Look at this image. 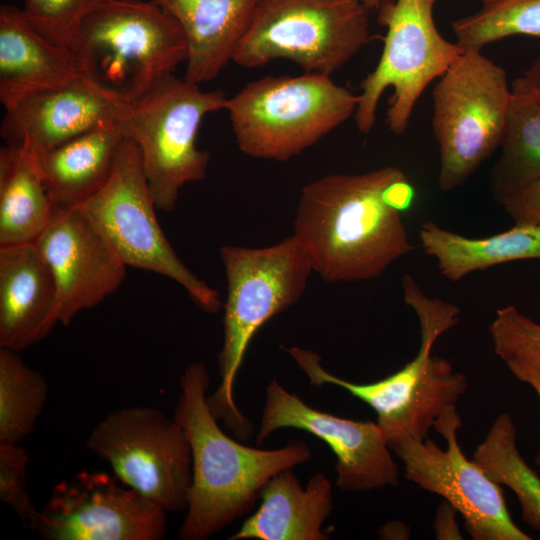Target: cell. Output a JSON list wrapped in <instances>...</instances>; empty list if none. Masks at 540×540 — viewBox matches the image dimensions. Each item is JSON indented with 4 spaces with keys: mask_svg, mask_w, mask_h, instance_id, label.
Wrapping results in <instances>:
<instances>
[{
    "mask_svg": "<svg viewBox=\"0 0 540 540\" xmlns=\"http://www.w3.org/2000/svg\"><path fill=\"white\" fill-rule=\"evenodd\" d=\"M432 1H433V2H436L437 0H432ZM504 1H506V0H481L482 6L495 5V4L504 2Z\"/></svg>",
    "mask_w": 540,
    "mask_h": 540,
    "instance_id": "obj_37",
    "label": "cell"
},
{
    "mask_svg": "<svg viewBox=\"0 0 540 540\" xmlns=\"http://www.w3.org/2000/svg\"><path fill=\"white\" fill-rule=\"evenodd\" d=\"M124 137L121 121L107 122L35 155L54 207H78L98 192Z\"/></svg>",
    "mask_w": 540,
    "mask_h": 540,
    "instance_id": "obj_22",
    "label": "cell"
},
{
    "mask_svg": "<svg viewBox=\"0 0 540 540\" xmlns=\"http://www.w3.org/2000/svg\"><path fill=\"white\" fill-rule=\"evenodd\" d=\"M472 460L491 480L513 491L523 521L540 532V477L517 449L516 428L509 413L495 419Z\"/></svg>",
    "mask_w": 540,
    "mask_h": 540,
    "instance_id": "obj_26",
    "label": "cell"
},
{
    "mask_svg": "<svg viewBox=\"0 0 540 540\" xmlns=\"http://www.w3.org/2000/svg\"><path fill=\"white\" fill-rule=\"evenodd\" d=\"M488 330L494 352L505 365L540 366V324L515 306L498 309Z\"/></svg>",
    "mask_w": 540,
    "mask_h": 540,
    "instance_id": "obj_30",
    "label": "cell"
},
{
    "mask_svg": "<svg viewBox=\"0 0 540 540\" xmlns=\"http://www.w3.org/2000/svg\"><path fill=\"white\" fill-rule=\"evenodd\" d=\"M432 127L439 146L441 190L463 185L502 142L511 87L504 68L466 50L433 89Z\"/></svg>",
    "mask_w": 540,
    "mask_h": 540,
    "instance_id": "obj_9",
    "label": "cell"
},
{
    "mask_svg": "<svg viewBox=\"0 0 540 540\" xmlns=\"http://www.w3.org/2000/svg\"><path fill=\"white\" fill-rule=\"evenodd\" d=\"M54 204L37 157L20 146L0 149V247L36 243Z\"/></svg>",
    "mask_w": 540,
    "mask_h": 540,
    "instance_id": "obj_24",
    "label": "cell"
},
{
    "mask_svg": "<svg viewBox=\"0 0 540 540\" xmlns=\"http://www.w3.org/2000/svg\"><path fill=\"white\" fill-rule=\"evenodd\" d=\"M415 197L397 167L327 175L303 187L293 235L323 281L374 279L414 249L402 213Z\"/></svg>",
    "mask_w": 540,
    "mask_h": 540,
    "instance_id": "obj_1",
    "label": "cell"
},
{
    "mask_svg": "<svg viewBox=\"0 0 540 540\" xmlns=\"http://www.w3.org/2000/svg\"><path fill=\"white\" fill-rule=\"evenodd\" d=\"M54 275L35 243L0 247V347L16 352L58 323Z\"/></svg>",
    "mask_w": 540,
    "mask_h": 540,
    "instance_id": "obj_18",
    "label": "cell"
},
{
    "mask_svg": "<svg viewBox=\"0 0 540 540\" xmlns=\"http://www.w3.org/2000/svg\"><path fill=\"white\" fill-rule=\"evenodd\" d=\"M506 367L515 378L530 385L540 399V366L515 363L509 364ZM535 463L540 466V447L535 458Z\"/></svg>",
    "mask_w": 540,
    "mask_h": 540,
    "instance_id": "obj_34",
    "label": "cell"
},
{
    "mask_svg": "<svg viewBox=\"0 0 540 540\" xmlns=\"http://www.w3.org/2000/svg\"><path fill=\"white\" fill-rule=\"evenodd\" d=\"M461 425L456 406H451L433 425L446 440V449L428 438L411 437L392 441L389 447L403 463L407 480L452 505L472 539L530 540L512 520L502 486L463 454L457 439Z\"/></svg>",
    "mask_w": 540,
    "mask_h": 540,
    "instance_id": "obj_13",
    "label": "cell"
},
{
    "mask_svg": "<svg viewBox=\"0 0 540 540\" xmlns=\"http://www.w3.org/2000/svg\"><path fill=\"white\" fill-rule=\"evenodd\" d=\"M82 209L126 266L166 276L182 286L203 311L223 306L219 292L198 278L179 258L155 215L140 153L124 137L112 173Z\"/></svg>",
    "mask_w": 540,
    "mask_h": 540,
    "instance_id": "obj_11",
    "label": "cell"
},
{
    "mask_svg": "<svg viewBox=\"0 0 540 540\" xmlns=\"http://www.w3.org/2000/svg\"><path fill=\"white\" fill-rule=\"evenodd\" d=\"M75 54L39 32L23 10L0 7V102L5 109L31 93L80 76Z\"/></svg>",
    "mask_w": 540,
    "mask_h": 540,
    "instance_id": "obj_19",
    "label": "cell"
},
{
    "mask_svg": "<svg viewBox=\"0 0 540 540\" xmlns=\"http://www.w3.org/2000/svg\"><path fill=\"white\" fill-rule=\"evenodd\" d=\"M256 436L262 444L274 431L295 428L324 441L336 456V484L342 491L380 490L399 484V467L388 437L376 422L356 421L317 410L272 380Z\"/></svg>",
    "mask_w": 540,
    "mask_h": 540,
    "instance_id": "obj_15",
    "label": "cell"
},
{
    "mask_svg": "<svg viewBox=\"0 0 540 540\" xmlns=\"http://www.w3.org/2000/svg\"><path fill=\"white\" fill-rule=\"evenodd\" d=\"M180 25L187 44L184 79L216 78L243 37L257 0H152Z\"/></svg>",
    "mask_w": 540,
    "mask_h": 540,
    "instance_id": "obj_21",
    "label": "cell"
},
{
    "mask_svg": "<svg viewBox=\"0 0 540 540\" xmlns=\"http://www.w3.org/2000/svg\"><path fill=\"white\" fill-rule=\"evenodd\" d=\"M391 0H362V2L365 4V6L371 10V9H379L382 5L388 3Z\"/></svg>",
    "mask_w": 540,
    "mask_h": 540,
    "instance_id": "obj_36",
    "label": "cell"
},
{
    "mask_svg": "<svg viewBox=\"0 0 540 540\" xmlns=\"http://www.w3.org/2000/svg\"><path fill=\"white\" fill-rule=\"evenodd\" d=\"M128 106L81 74L61 86L26 95L5 109L1 136L7 145L37 156L101 124L121 121Z\"/></svg>",
    "mask_w": 540,
    "mask_h": 540,
    "instance_id": "obj_17",
    "label": "cell"
},
{
    "mask_svg": "<svg viewBox=\"0 0 540 540\" xmlns=\"http://www.w3.org/2000/svg\"><path fill=\"white\" fill-rule=\"evenodd\" d=\"M432 0H391L378 9V22L387 27L380 59L360 83L354 119L368 134L384 91L392 87L386 123L395 135L403 134L422 92L440 78L464 50L437 30Z\"/></svg>",
    "mask_w": 540,
    "mask_h": 540,
    "instance_id": "obj_10",
    "label": "cell"
},
{
    "mask_svg": "<svg viewBox=\"0 0 540 540\" xmlns=\"http://www.w3.org/2000/svg\"><path fill=\"white\" fill-rule=\"evenodd\" d=\"M48 396L43 375L0 347V442L20 443L34 429Z\"/></svg>",
    "mask_w": 540,
    "mask_h": 540,
    "instance_id": "obj_27",
    "label": "cell"
},
{
    "mask_svg": "<svg viewBox=\"0 0 540 540\" xmlns=\"http://www.w3.org/2000/svg\"><path fill=\"white\" fill-rule=\"evenodd\" d=\"M86 446L126 487L167 513L187 510L192 452L174 418L152 407L121 408L94 427Z\"/></svg>",
    "mask_w": 540,
    "mask_h": 540,
    "instance_id": "obj_12",
    "label": "cell"
},
{
    "mask_svg": "<svg viewBox=\"0 0 540 540\" xmlns=\"http://www.w3.org/2000/svg\"><path fill=\"white\" fill-rule=\"evenodd\" d=\"M35 245L54 275L57 319L62 325H69L82 310L100 304L125 279L127 266L78 207H54Z\"/></svg>",
    "mask_w": 540,
    "mask_h": 540,
    "instance_id": "obj_16",
    "label": "cell"
},
{
    "mask_svg": "<svg viewBox=\"0 0 540 540\" xmlns=\"http://www.w3.org/2000/svg\"><path fill=\"white\" fill-rule=\"evenodd\" d=\"M293 468L274 475L260 492L259 508L230 540H326L322 525L330 515L332 485L315 473L302 487Z\"/></svg>",
    "mask_w": 540,
    "mask_h": 540,
    "instance_id": "obj_20",
    "label": "cell"
},
{
    "mask_svg": "<svg viewBox=\"0 0 540 540\" xmlns=\"http://www.w3.org/2000/svg\"><path fill=\"white\" fill-rule=\"evenodd\" d=\"M73 52L84 76L129 104L187 60L180 25L152 0H107L83 22Z\"/></svg>",
    "mask_w": 540,
    "mask_h": 540,
    "instance_id": "obj_5",
    "label": "cell"
},
{
    "mask_svg": "<svg viewBox=\"0 0 540 540\" xmlns=\"http://www.w3.org/2000/svg\"><path fill=\"white\" fill-rule=\"evenodd\" d=\"M521 77L527 86L540 97V56L530 64Z\"/></svg>",
    "mask_w": 540,
    "mask_h": 540,
    "instance_id": "obj_35",
    "label": "cell"
},
{
    "mask_svg": "<svg viewBox=\"0 0 540 540\" xmlns=\"http://www.w3.org/2000/svg\"><path fill=\"white\" fill-rule=\"evenodd\" d=\"M500 147V157L491 170L496 201L540 179V97L521 76L511 84Z\"/></svg>",
    "mask_w": 540,
    "mask_h": 540,
    "instance_id": "obj_25",
    "label": "cell"
},
{
    "mask_svg": "<svg viewBox=\"0 0 540 540\" xmlns=\"http://www.w3.org/2000/svg\"><path fill=\"white\" fill-rule=\"evenodd\" d=\"M456 43L478 50L515 35L540 38V0H506L482 6L477 12L452 22Z\"/></svg>",
    "mask_w": 540,
    "mask_h": 540,
    "instance_id": "obj_28",
    "label": "cell"
},
{
    "mask_svg": "<svg viewBox=\"0 0 540 540\" xmlns=\"http://www.w3.org/2000/svg\"><path fill=\"white\" fill-rule=\"evenodd\" d=\"M419 240L424 252L437 261L441 274L453 282L499 264L540 259L539 225L515 224L492 236L472 238L426 221Z\"/></svg>",
    "mask_w": 540,
    "mask_h": 540,
    "instance_id": "obj_23",
    "label": "cell"
},
{
    "mask_svg": "<svg viewBox=\"0 0 540 540\" xmlns=\"http://www.w3.org/2000/svg\"><path fill=\"white\" fill-rule=\"evenodd\" d=\"M166 514L110 475L82 471L54 486L33 530L47 540H160Z\"/></svg>",
    "mask_w": 540,
    "mask_h": 540,
    "instance_id": "obj_14",
    "label": "cell"
},
{
    "mask_svg": "<svg viewBox=\"0 0 540 540\" xmlns=\"http://www.w3.org/2000/svg\"><path fill=\"white\" fill-rule=\"evenodd\" d=\"M220 258L227 280L224 340L218 355L220 383L207 400L215 418L246 440L253 425L234 402L235 378L256 332L300 300L313 269L294 235L263 248L225 245Z\"/></svg>",
    "mask_w": 540,
    "mask_h": 540,
    "instance_id": "obj_4",
    "label": "cell"
},
{
    "mask_svg": "<svg viewBox=\"0 0 540 540\" xmlns=\"http://www.w3.org/2000/svg\"><path fill=\"white\" fill-rule=\"evenodd\" d=\"M29 456L18 443L0 442V498L33 529L38 510L28 492L26 471Z\"/></svg>",
    "mask_w": 540,
    "mask_h": 540,
    "instance_id": "obj_31",
    "label": "cell"
},
{
    "mask_svg": "<svg viewBox=\"0 0 540 540\" xmlns=\"http://www.w3.org/2000/svg\"><path fill=\"white\" fill-rule=\"evenodd\" d=\"M226 101L221 90L203 91L171 74L129 104L122 130L138 148L156 209L171 212L182 187L206 177L210 155L197 147L199 127Z\"/></svg>",
    "mask_w": 540,
    "mask_h": 540,
    "instance_id": "obj_8",
    "label": "cell"
},
{
    "mask_svg": "<svg viewBox=\"0 0 540 540\" xmlns=\"http://www.w3.org/2000/svg\"><path fill=\"white\" fill-rule=\"evenodd\" d=\"M106 1L25 0L23 12L39 32L73 52L83 22Z\"/></svg>",
    "mask_w": 540,
    "mask_h": 540,
    "instance_id": "obj_29",
    "label": "cell"
},
{
    "mask_svg": "<svg viewBox=\"0 0 540 540\" xmlns=\"http://www.w3.org/2000/svg\"><path fill=\"white\" fill-rule=\"evenodd\" d=\"M457 513L445 500L439 505L433 525L436 539H462L456 521Z\"/></svg>",
    "mask_w": 540,
    "mask_h": 540,
    "instance_id": "obj_33",
    "label": "cell"
},
{
    "mask_svg": "<svg viewBox=\"0 0 540 540\" xmlns=\"http://www.w3.org/2000/svg\"><path fill=\"white\" fill-rule=\"evenodd\" d=\"M515 224L540 226V179L497 201Z\"/></svg>",
    "mask_w": 540,
    "mask_h": 540,
    "instance_id": "obj_32",
    "label": "cell"
},
{
    "mask_svg": "<svg viewBox=\"0 0 540 540\" xmlns=\"http://www.w3.org/2000/svg\"><path fill=\"white\" fill-rule=\"evenodd\" d=\"M358 95L329 75L266 76L227 98L225 110L245 155L287 161L354 116Z\"/></svg>",
    "mask_w": 540,
    "mask_h": 540,
    "instance_id": "obj_6",
    "label": "cell"
},
{
    "mask_svg": "<svg viewBox=\"0 0 540 540\" xmlns=\"http://www.w3.org/2000/svg\"><path fill=\"white\" fill-rule=\"evenodd\" d=\"M209 373L199 361L180 379L174 419L184 429L192 452V483L182 540H204L250 512L263 486L279 472L311 458L301 440L278 449L245 446L227 436L208 405Z\"/></svg>",
    "mask_w": 540,
    "mask_h": 540,
    "instance_id": "obj_2",
    "label": "cell"
},
{
    "mask_svg": "<svg viewBox=\"0 0 540 540\" xmlns=\"http://www.w3.org/2000/svg\"><path fill=\"white\" fill-rule=\"evenodd\" d=\"M402 288L405 303L418 317L421 341L416 356L395 373L371 383H353L326 371L316 352L297 346L285 349L311 385L339 386L369 405L389 443L428 438L438 416L456 406L467 389L463 374L455 372L448 360L432 355L437 339L459 322V307L428 297L408 274L402 278Z\"/></svg>",
    "mask_w": 540,
    "mask_h": 540,
    "instance_id": "obj_3",
    "label": "cell"
},
{
    "mask_svg": "<svg viewBox=\"0 0 540 540\" xmlns=\"http://www.w3.org/2000/svg\"><path fill=\"white\" fill-rule=\"evenodd\" d=\"M370 39L362 0H257L233 62L258 68L287 59L331 76Z\"/></svg>",
    "mask_w": 540,
    "mask_h": 540,
    "instance_id": "obj_7",
    "label": "cell"
}]
</instances>
